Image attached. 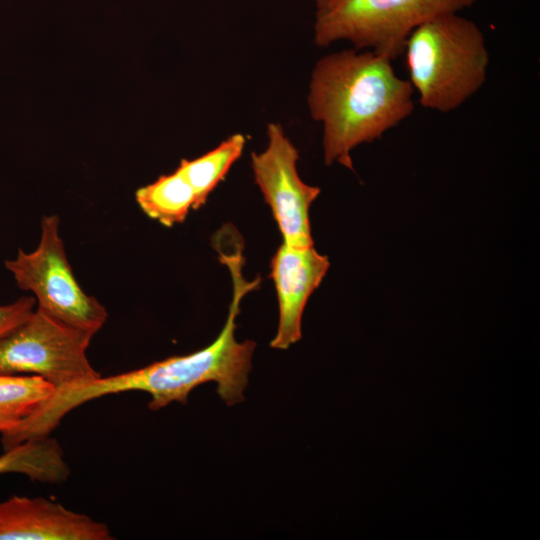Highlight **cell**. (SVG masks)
I'll use <instances>...</instances> for the list:
<instances>
[{"mask_svg": "<svg viewBox=\"0 0 540 540\" xmlns=\"http://www.w3.org/2000/svg\"><path fill=\"white\" fill-rule=\"evenodd\" d=\"M57 215L43 216L41 236L32 252L18 249L4 265L17 286L34 294L39 311L75 330L94 336L108 318L106 308L78 284L59 234Z\"/></svg>", "mask_w": 540, "mask_h": 540, "instance_id": "obj_5", "label": "cell"}, {"mask_svg": "<svg viewBox=\"0 0 540 540\" xmlns=\"http://www.w3.org/2000/svg\"><path fill=\"white\" fill-rule=\"evenodd\" d=\"M35 304L34 297L24 296L13 303L0 305V338L27 319Z\"/></svg>", "mask_w": 540, "mask_h": 540, "instance_id": "obj_14", "label": "cell"}, {"mask_svg": "<svg viewBox=\"0 0 540 540\" xmlns=\"http://www.w3.org/2000/svg\"><path fill=\"white\" fill-rule=\"evenodd\" d=\"M391 61L372 50H344L316 63L308 106L323 124L326 165L338 162L353 170L350 153L356 146L379 139L413 112L414 89Z\"/></svg>", "mask_w": 540, "mask_h": 540, "instance_id": "obj_2", "label": "cell"}, {"mask_svg": "<svg viewBox=\"0 0 540 540\" xmlns=\"http://www.w3.org/2000/svg\"><path fill=\"white\" fill-rule=\"evenodd\" d=\"M268 144L251 154L254 180L283 237L293 247L313 246L310 206L320 188L306 184L297 171L298 150L278 123L267 127Z\"/></svg>", "mask_w": 540, "mask_h": 540, "instance_id": "obj_7", "label": "cell"}, {"mask_svg": "<svg viewBox=\"0 0 540 540\" xmlns=\"http://www.w3.org/2000/svg\"><path fill=\"white\" fill-rule=\"evenodd\" d=\"M226 262L233 278V298L225 325L211 344L193 353L172 356L136 370L57 388L21 423L23 435L27 438L47 437L73 409L91 400L122 392L150 394L148 407L156 411L175 401L185 404L194 388L215 381L217 393L227 405L243 401L256 344L251 340L238 342L235 339V318L243 296L258 285V280L247 282L243 279L239 257L229 258Z\"/></svg>", "mask_w": 540, "mask_h": 540, "instance_id": "obj_1", "label": "cell"}, {"mask_svg": "<svg viewBox=\"0 0 540 540\" xmlns=\"http://www.w3.org/2000/svg\"><path fill=\"white\" fill-rule=\"evenodd\" d=\"M245 143V136L237 133L198 158L180 161L177 170L194 191V210L205 204L209 194L224 179L231 166L241 156Z\"/></svg>", "mask_w": 540, "mask_h": 540, "instance_id": "obj_12", "label": "cell"}, {"mask_svg": "<svg viewBox=\"0 0 540 540\" xmlns=\"http://www.w3.org/2000/svg\"><path fill=\"white\" fill-rule=\"evenodd\" d=\"M19 473L32 481L59 484L65 482L70 469L64 453L50 436L31 439L0 455V474Z\"/></svg>", "mask_w": 540, "mask_h": 540, "instance_id": "obj_10", "label": "cell"}, {"mask_svg": "<svg viewBox=\"0 0 540 540\" xmlns=\"http://www.w3.org/2000/svg\"><path fill=\"white\" fill-rule=\"evenodd\" d=\"M475 0H316L314 42L328 46L339 40L356 49L396 59L410 33L446 13H458Z\"/></svg>", "mask_w": 540, "mask_h": 540, "instance_id": "obj_4", "label": "cell"}, {"mask_svg": "<svg viewBox=\"0 0 540 540\" xmlns=\"http://www.w3.org/2000/svg\"><path fill=\"white\" fill-rule=\"evenodd\" d=\"M410 83L420 104L447 113L460 107L484 84L489 64L477 24L446 13L417 26L404 52Z\"/></svg>", "mask_w": 540, "mask_h": 540, "instance_id": "obj_3", "label": "cell"}, {"mask_svg": "<svg viewBox=\"0 0 540 540\" xmlns=\"http://www.w3.org/2000/svg\"><path fill=\"white\" fill-rule=\"evenodd\" d=\"M92 338L36 309L0 338V374L36 375L55 389L93 380L101 375L86 354Z\"/></svg>", "mask_w": 540, "mask_h": 540, "instance_id": "obj_6", "label": "cell"}, {"mask_svg": "<svg viewBox=\"0 0 540 540\" xmlns=\"http://www.w3.org/2000/svg\"><path fill=\"white\" fill-rule=\"evenodd\" d=\"M135 199L148 217L166 227L183 223L195 205L194 191L177 169L137 189Z\"/></svg>", "mask_w": 540, "mask_h": 540, "instance_id": "obj_11", "label": "cell"}, {"mask_svg": "<svg viewBox=\"0 0 540 540\" xmlns=\"http://www.w3.org/2000/svg\"><path fill=\"white\" fill-rule=\"evenodd\" d=\"M54 390L53 385L36 375L0 374V433L31 415Z\"/></svg>", "mask_w": 540, "mask_h": 540, "instance_id": "obj_13", "label": "cell"}, {"mask_svg": "<svg viewBox=\"0 0 540 540\" xmlns=\"http://www.w3.org/2000/svg\"><path fill=\"white\" fill-rule=\"evenodd\" d=\"M329 266L328 257L318 253L314 246L293 247L283 243L277 249L270 262L279 307L277 333L270 342L272 348L285 350L301 339L305 306Z\"/></svg>", "mask_w": 540, "mask_h": 540, "instance_id": "obj_8", "label": "cell"}, {"mask_svg": "<svg viewBox=\"0 0 540 540\" xmlns=\"http://www.w3.org/2000/svg\"><path fill=\"white\" fill-rule=\"evenodd\" d=\"M109 527L43 497L0 502V540H111Z\"/></svg>", "mask_w": 540, "mask_h": 540, "instance_id": "obj_9", "label": "cell"}]
</instances>
